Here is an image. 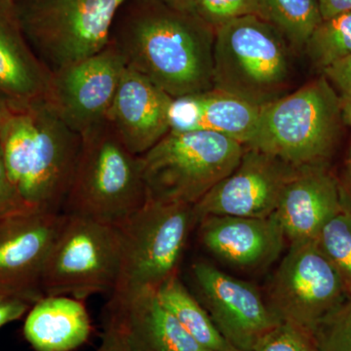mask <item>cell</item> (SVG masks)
Instances as JSON below:
<instances>
[{
  "label": "cell",
  "instance_id": "obj_20",
  "mask_svg": "<svg viewBox=\"0 0 351 351\" xmlns=\"http://www.w3.org/2000/svg\"><path fill=\"white\" fill-rule=\"evenodd\" d=\"M51 77L25 39L15 0H0V93L27 105L45 99Z\"/></svg>",
  "mask_w": 351,
  "mask_h": 351
},
{
  "label": "cell",
  "instance_id": "obj_11",
  "mask_svg": "<svg viewBox=\"0 0 351 351\" xmlns=\"http://www.w3.org/2000/svg\"><path fill=\"white\" fill-rule=\"evenodd\" d=\"M191 276L198 300L235 350L253 351L260 339L281 322L253 284L203 261L191 265Z\"/></svg>",
  "mask_w": 351,
  "mask_h": 351
},
{
  "label": "cell",
  "instance_id": "obj_26",
  "mask_svg": "<svg viewBox=\"0 0 351 351\" xmlns=\"http://www.w3.org/2000/svg\"><path fill=\"white\" fill-rule=\"evenodd\" d=\"M313 335L320 351H351V294L320 320Z\"/></svg>",
  "mask_w": 351,
  "mask_h": 351
},
{
  "label": "cell",
  "instance_id": "obj_36",
  "mask_svg": "<svg viewBox=\"0 0 351 351\" xmlns=\"http://www.w3.org/2000/svg\"><path fill=\"white\" fill-rule=\"evenodd\" d=\"M341 96V115L346 124L351 127V93L339 95Z\"/></svg>",
  "mask_w": 351,
  "mask_h": 351
},
{
  "label": "cell",
  "instance_id": "obj_37",
  "mask_svg": "<svg viewBox=\"0 0 351 351\" xmlns=\"http://www.w3.org/2000/svg\"><path fill=\"white\" fill-rule=\"evenodd\" d=\"M174 5L180 7V8L186 9V10L195 11V5H193V0H166Z\"/></svg>",
  "mask_w": 351,
  "mask_h": 351
},
{
  "label": "cell",
  "instance_id": "obj_7",
  "mask_svg": "<svg viewBox=\"0 0 351 351\" xmlns=\"http://www.w3.org/2000/svg\"><path fill=\"white\" fill-rule=\"evenodd\" d=\"M197 223L195 205L145 201L117 226L119 274L110 298L156 291L178 274L189 234Z\"/></svg>",
  "mask_w": 351,
  "mask_h": 351
},
{
  "label": "cell",
  "instance_id": "obj_19",
  "mask_svg": "<svg viewBox=\"0 0 351 351\" xmlns=\"http://www.w3.org/2000/svg\"><path fill=\"white\" fill-rule=\"evenodd\" d=\"M261 108L221 90L184 95L171 100L170 132L209 131L246 145L254 135Z\"/></svg>",
  "mask_w": 351,
  "mask_h": 351
},
{
  "label": "cell",
  "instance_id": "obj_27",
  "mask_svg": "<svg viewBox=\"0 0 351 351\" xmlns=\"http://www.w3.org/2000/svg\"><path fill=\"white\" fill-rule=\"evenodd\" d=\"M193 5L195 13L214 29L245 16H260L258 0H193Z\"/></svg>",
  "mask_w": 351,
  "mask_h": 351
},
{
  "label": "cell",
  "instance_id": "obj_33",
  "mask_svg": "<svg viewBox=\"0 0 351 351\" xmlns=\"http://www.w3.org/2000/svg\"><path fill=\"white\" fill-rule=\"evenodd\" d=\"M96 351H134L125 339L110 328L104 327L101 343Z\"/></svg>",
  "mask_w": 351,
  "mask_h": 351
},
{
  "label": "cell",
  "instance_id": "obj_34",
  "mask_svg": "<svg viewBox=\"0 0 351 351\" xmlns=\"http://www.w3.org/2000/svg\"><path fill=\"white\" fill-rule=\"evenodd\" d=\"M323 20L351 12V0H317Z\"/></svg>",
  "mask_w": 351,
  "mask_h": 351
},
{
  "label": "cell",
  "instance_id": "obj_17",
  "mask_svg": "<svg viewBox=\"0 0 351 351\" xmlns=\"http://www.w3.org/2000/svg\"><path fill=\"white\" fill-rule=\"evenodd\" d=\"M171 100L151 80L125 68L106 119L127 149L141 156L169 133Z\"/></svg>",
  "mask_w": 351,
  "mask_h": 351
},
{
  "label": "cell",
  "instance_id": "obj_28",
  "mask_svg": "<svg viewBox=\"0 0 351 351\" xmlns=\"http://www.w3.org/2000/svg\"><path fill=\"white\" fill-rule=\"evenodd\" d=\"M253 351H320L313 332L287 322L272 328L256 343Z\"/></svg>",
  "mask_w": 351,
  "mask_h": 351
},
{
  "label": "cell",
  "instance_id": "obj_4",
  "mask_svg": "<svg viewBox=\"0 0 351 351\" xmlns=\"http://www.w3.org/2000/svg\"><path fill=\"white\" fill-rule=\"evenodd\" d=\"M291 46L276 27L257 15L215 29L214 88L263 107L289 93Z\"/></svg>",
  "mask_w": 351,
  "mask_h": 351
},
{
  "label": "cell",
  "instance_id": "obj_24",
  "mask_svg": "<svg viewBox=\"0 0 351 351\" xmlns=\"http://www.w3.org/2000/svg\"><path fill=\"white\" fill-rule=\"evenodd\" d=\"M311 63L325 69L351 53V12L322 20L306 44Z\"/></svg>",
  "mask_w": 351,
  "mask_h": 351
},
{
  "label": "cell",
  "instance_id": "obj_18",
  "mask_svg": "<svg viewBox=\"0 0 351 351\" xmlns=\"http://www.w3.org/2000/svg\"><path fill=\"white\" fill-rule=\"evenodd\" d=\"M343 212L338 182L329 165L300 167L276 211L289 245L315 241L323 226Z\"/></svg>",
  "mask_w": 351,
  "mask_h": 351
},
{
  "label": "cell",
  "instance_id": "obj_21",
  "mask_svg": "<svg viewBox=\"0 0 351 351\" xmlns=\"http://www.w3.org/2000/svg\"><path fill=\"white\" fill-rule=\"evenodd\" d=\"M92 325L84 300L44 295L27 313L24 335L36 351H73L89 339Z\"/></svg>",
  "mask_w": 351,
  "mask_h": 351
},
{
  "label": "cell",
  "instance_id": "obj_23",
  "mask_svg": "<svg viewBox=\"0 0 351 351\" xmlns=\"http://www.w3.org/2000/svg\"><path fill=\"white\" fill-rule=\"evenodd\" d=\"M260 17L276 27L291 47L304 50L322 22L317 0H258Z\"/></svg>",
  "mask_w": 351,
  "mask_h": 351
},
{
  "label": "cell",
  "instance_id": "obj_12",
  "mask_svg": "<svg viewBox=\"0 0 351 351\" xmlns=\"http://www.w3.org/2000/svg\"><path fill=\"white\" fill-rule=\"evenodd\" d=\"M299 168L272 154L244 147L239 165L195 205L198 221L206 216H271Z\"/></svg>",
  "mask_w": 351,
  "mask_h": 351
},
{
  "label": "cell",
  "instance_id": "obj_1",
  "mask_svg": "<svg viewBox=\"0 0 351 351\" xmlns=\"http://www.w3.org/2000/svg\"><path fill=\"white\" fill-rule=\"evenodd\" d=\"M214 43L213 27L166 0H125L108 43L126 68L173 98L213 89Z\"/></svg>",
  "mask_w": 351,
  "mask_h": 351
},
{
  "label": "cell",
  "instance_id": "obj_35",
  "mask_svg": "<svg viewBox=\"0 0 351 351\" xmlns=\"http://www.w3.org/2000/svg\"><path fill=\"white\" fill-rule=\"evenodd\" d=\"M17 108L3 94L0 93V132L5 125L6 122L10 119L14 110Z\"/></svg>",
  "mask_w": 351,
  "mask_h": 351
},
{
  "label": "cell",
  "instance_id": "obj_14",
  "mask_svg": "<svg viewBox=\"0 0 351 351\" xmlns=\"http://www.w3.org/2000/svg\"><path fill=\"white\" fill-rule=\"evenodd\" d=\"M66 214L27 211L0 219V294L36 304L41 277Z\"/></svg>",
  "mask_w": 351,
  "mask_h": 351
},
{
  "label": "cell",
  "instance_id": "obj_25",
  "mask_svg": "<svg viewBox=\"0 0 351 351\" xmlns=\"http://www.w3.org/2000/svg\"><path fill=\"white\" fill-rule=\"evenodd\" d=\"M315 242L338 272L346 293L351 294V215L341 212L332 217Z\"/></svg>",
  "mask_w": 351,
  "mask_h": 351
},
{
  "label": "cell",
  "instance_id": "obj_15",
  "mask_svg": "<svg viewBox=\"0 0 351 351\" xmlns=\"http://www.w3.org/2000/svg\"><path fill=\"white\" fill-rule=\"evenodd\" d=\"M197 225L202 246L237 269H265L276 262L287 243L276 212L267 218L206 216Z\"/></svg>",
  "mask_w": 351,
  "mask_h": 351
},
{
  "label": "cell",
  "instance_id": "obj_6",
  "mask_svg": "<svg viewBox=\"0 0 351 351\" xmlns=\"http://www.w3.org/2000/svg\"><path fill=\"white\" fill-rule=\"evenodd\" d=\"M243 152V145L214 132H169L140 156L147 200L195 205L239 165Z\"/></svg>",
  "mask_w": 351,
  "mask_h": 351
},
{
  "label": "cell",
  "instance_id": "obj_9",
  "mask_svg": "<svg viewBox=\"0 0 351 351\" xmlns=\"http://www.w3.org/2000/svg\"><path fill=\"white\" fill-rule=\"evenodd\" d=\"M120 239L117 226L66 214L44 263L43 295L76 299L112 294L119 279Z\"/></svg>",
  "mask_w": 351,
  "mask_h": 351
},
{
  "label": "cell",
  "instance_id": "obj_13",
  "mask_svg": "<svg viewBox=\"0 0 351 351\" xmlns=\"http://www.w3.org/2000/svg\"><path fill=\"white\" fill-rule=\"evenodd\" d=\"M125 68L108 44L98 54L53 73L45 101L66 126L82 135L107 119Z\"/></svg>",
  "mask_w": 351,
  "mask_h": 351
},
{
  "label": "cell",
  "instance_id": "obj_16",
  "mask_svg": "<svg viewBox=\"0 0 351 351\" xmlns=\"http://www.w3.org/2000/svg\"><path fill=\"white\" fill-rule=\"evenodd\" d=\"M104 327L119 334L134 351H209L184 330L154 290L110 298Z\"/></svg>",
  "mask_w": 351,
  "mask_h": 351
},
{
  "label": "cell",
  "instance_id": "obj_5",
  "mask_svg": "<svg viewBox=\"0 0 351 351\" xmlns=\"http://www.w3.org/2000/svg\"><path fill=\"white\" fill-rule=\"evenodd\" d=\"M82 136L63 213L119 226L147 201L141 157L127 149L107 119Z\"/></svg>",
  "mask_w": 351,
  "mask_h": 351
},
{
  "label": "cell",
  "instance_id": "obj_30",
  "mask_svg": "<svg viewBox=\"0 0 351 351\" xmlns=\"http://www.w3.org/2000/svg\"><path fill=\"white\" fill-rule=\"evenodd\" d=\"M322 75L341 95L351 93V53L323 69Z\"/></svg>",
  "mask_w": 351,
  "mask_h": 351
},
{
  "label": "cell",
  "instance_id": "obj_8",
  "mask_svg": "<svg viewBox=\"0 0 351 351\" xmlns=\"http://www.w3.org/2000/svg\"><path fill=\"white\" fill-rule=\"evenodd\" d=\"M125 0H15L25 39L53 75L105 49Z\"/></svg>",
  "mask_w": 351,
  "mask_h": 351
},
{
  "label": "cell",
  "instance_id": "obj_10",
  "mask_svg": "<svg viewBox=\"0 0 351 351\" xmlns=\"http://www.w3.org/2000/svg\"><path fill=\"white\" fill-rule=\"evenodd\" d=\"M346 295L338 272L311 241L289 245L270 279L265 301L281 322L313 332Z\"/></svg>",
  "mask_w": 351,
  "mask_h": 351
},
{
  "label": "cell",
  "instance_id": "obj_32",
  "mask_svg": "<svg viewBox=\"0 0 351 351\" xmlns=\"http://www.w3.org/2000/svg\"><path fill=\"white\" fill-rule=\"evenodd\" d=\"M337 182L343 212L351 215V142L339 175H336Z\"/></svg>",
  "mask_w": 351,
  "mask_h": 351
},
{
  "label": "cell",
  "instance_id": "obj_22",
  "mask_svg": "<svg viewBox=\"0 0 351 351\" xmlns=\"http://www.w3.org/2000/svg\"><path fill=\"white\" fill-rule=\"evenodd\" d=\"M159 301L193 339L209 351H237L223 339L199 300L186 289L179 274L156 290Z\"/></svg>",
  "mask_w": 351,
  "mask_h": 351
},
{
  "label": "cell",
  "instance_id": "obj_3",
  "mask_svg": "<svg viewBox=\"0 0 351 351\" xmlns=\"http://www.w3.org/2000/svg\"><path fill=\"white\" fill-rule=\"evenodd\" d=\"M341 96L322 75L261 108L257 128L245 147L295 166L328 165L338 143Z\"/></svg>",
  "mask_w": 351,
  "mask_h": 351
},
{
  "label": "cell",
  "instance_id": "obj_2",
  "mask_svg": "<svg viewBox=\"0 0 351 351\" xmlns=\"http://www.w3.org/2000/svg\"><path fill=\"white\" fill-rule=\"evenodd\" d=\"M82 136L38 100L14 110L0 132L7 176L34 211L63 213L80 159Z\"/></svg>",
  "mask_w": 351,
  "mask_h": 351
},
{
  "label": "cell",
  "instance_id": "obj_29",
  "mask_svg": "<svg viewBox=\"0 0 351 351\" xmlns=\"http://www.w3.org/2000/svg\"><path fill=\"white\" fill-rule=\"evenodd\" d=\"M34 211L25 204L7 176L0 151V219L12 215Z\"/></svg>",
  "mask_w": 351,
  "mask_h": 351
},
{
  "label": "cell",
  "instance_id": "obj_31",
  "mask_svg": "<svg viewBox=\"0 0 351 351\" xmlns=\"http://www.w3.org/2000/svg\"><path fill=\"white\" fill-rule=\"evenodd\" d=\"M32 306V302L22 298L0 294V329L9 323L19 320L29 313Z\"/></svg>",
  "mask_w": 351,
  "mask_h": 351
}]
</instances>
